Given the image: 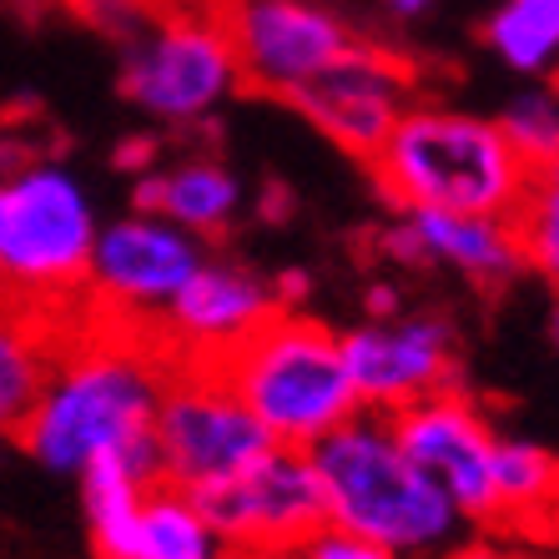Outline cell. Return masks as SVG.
Here are the masks:
<instances>
[{
	"label": "cell",
	"mask_w": 559,
	"mask_h": 559,
	"mask_svg": "<svg viewBox=\"0 0 559 559\" xmlns=\"http://www.w3.org/2000/svg\"><path fill=\"white\" fill-rule=\"evenodd\" d=\"M539 177H549V182H559V156L549 162V167H539Z\"/></svg>",
	"instance_id": "obj_32"
},
{
	"label": "cell",
	"mask_w": 559,
	"mask_h": 559,
	"mask_svg": "<svg viewBox=\"0 0 559 559\" xmlns=\"http://www.w3.org/2000/svg\"><path fill=\"white\" fill-rule=\"evenodd\" d=\"M273 312H277L273 277H262L258 267L237 258L207 252L197 262V273L177 287L167 312L152 323V338L171 358H207V364H217L222 353L237 348Z\"/></svg>",
	"instance_id": "obj_14"
},
{
	"label": "cell",
	"mask_w": 559,
	"mask_h": 559,
	"mask_svg": "<svg viewBox=\"0 0 559 559\" xmlns=\"http://www.w3.org/2000/svg\"><path fill=\"white\" fill-rule=\"evenodd\" d=\"M121 96L156 127H207L242 92L233 36L212 0L146 11L121 36Z\"/></svg>",
	"instance_id": "obj_5"
},
{
	"label": "cell",
	"mask_w": 559,
	"mask_h": 559,
	"mask_svg": "<svg viewBox=\"0 0 559 559\" xmlns=\"http://www.w3.org/2000/svg\"><path fill=\"white\" fill-rule=\"evenodd\" d=\"M414 96L418 66L404 51L353 36L318 76L287 96V106L353 162H368Z\"/></svg>",
	"instance_id": "obj_10"
},
{
	"label": "cell",
	"mask_w": 559,
	"mask_h": 559,
	"mask_svg": "<svg viewBox=\"0 0 559 559\" xmlns=\"http://www.w3.org/2000/svg\"><path fill=\"white\" fill-rule=\"evenodd\" d=\"M207 252L212 242L182 233L177 222L131 207L127 217L96 227L86 283H81V312L152 333V323L167 312L177 287L197 273Z\"/></svg>",
	"instance_id": "obj_8"
},
{
	"label": "cell",
	"mask_w": 559,
	"mask_h": 559,
	"mask_svg": "<svg viewBox=\"0 0 559 559\" xmlns=\"http://www.w3.org/2000/svg\"><path fill=\"white\" fill-rule=\"evenodd\" d=\"M96 227L92 192L56 162L0 177V293L81 308Z\"/></svg>",
	"instance_id": "obj_6"
},
{
	"label": "cell",
	"mask_w": 559,
	"mask_h": 559,
	"mask_svg": "<svg viewBox=\"0 0 559 559\" xmlns=\"http://www.w3.org/2000/svg\"><path fill=\"white\" fill-rule=\"evenodd\" d=\"M156 479H162V474H156V449L102 454L76 474L81 514H86V534H92L96 559H127L131 530H136V514H142V499Z\"/></svg>",
	"instance_id": "obj_18"
},
{
	"label": "cell",
	"mask_w": 559,
	"mask_h": 559,
	"mask_svg": "<svg viewBox=\"0 0 559 559\" xmlns=\"http://www.w3.org/2000/svg\"><path fill=\"white\" fill-rule=\"evenodd\" d=\"M404 308H408V302L393 293V283H373L364 293V312H368V318H399Z\"/></svg>",
	"instance_id": "obj_28"
},
{
	"label": "cell",
	"mask_w": 559,
	"mask_h": 559,
	"mask_svg": "<svg viewBox=\"0 0 559 559\" xmlns=\"http://www.w3.org/2000/svg\"><path fill=\"white\" fill-rule=\"evenodd\" d=\"M549 343L559 353V287H555V298H549Z\"/></svg>",
	"instance_id": "obj_30"
},
{
	"label": "cell",
	"mask_w": 559,
	"mask_h": 559,
	"mask_svg": "<svg viewBox=\"0 0 559 559\" xmlns=\"http://www.w3.org/2000/svg\"><path fill=\"white\" fill-rule=\"evenodd\" d=\"M393 439L424 474L443 489V499L464 514V524L495 530V443L499 424L464 389L429 393L418 404L389 414Z\"/></svg>",
	"instance_id": "obj_11"
},
{
	"label": "cell",
	"mask_w": 559,
	"mask_h": 559,
	"mask_svg": "<svg viewBox=\"0 0 559 559\" xmlns=\"http://www.w3.org/2000/svg\"><path fill=\"white\" fill-rule=\"evenodd\" d=\"M156 474L177 489L207 495L217 484L273 449V433L258 424L237 389L207 358H171L162 399L152 414Z\"/></svg>",
	"instance_id": "obj_7"
},
{
	"label": "cell",
	"mask_w": 559,
	"mask_h": 559,
	"mask_svg": "<svg viewBox=\"0 0 559 559\" xmlns=\"http://www.w3.org/2000/svg\"><path fill=\"white\" fill-rule=\"evenodd\" d=\"M127 559H227V545L192 489L156 479L142 499Z\"/></svg>",
	"instance_id": "obj_20"
},
{
	"label": "cell",
	"mask_w": 559,
	"mask_h": 559,
	"mask_svg": "<svg viewBox=\"0 0 559 559\" xmlns=\"http://www.w3.org/2000/svg\"><path fill=\"white\" fill-rule=\"evenodd\" d=\"M171 353L146 328L106 323L76 308L26 429L15 443L51 474H71L102 454L152 449V414L167 383Z\"/></svg>",
	"instance_id": "obj_1"
},
{
	"label": "cell",
	"mask_w": 559,
	"mask_h": 559,
	"mask_svg": "<svg viewBox=\"0 0 559 559\" xmlns=\"http://www.w3.org/2000/svg\"><path fill=\"white\" fill-rule=\"evenodd\" d=\"M131 207L177 222L202 242H222L242 217V182L222 156L156 162L152 171L131 177Z\"/></svg>",
	"instance_id": "obj_16"
},
{
	"label": "cell",
	"mask_w": 559,
	"mask_h": 559,
	"mask_svg": "<svg viewBox=\"0 0 559 559\" xmlns=\"http://www.w3.org/2000/svg\"><path fill=\"white\" fill-rule=\"evenodd\" d=\"M404 217L414 222L424 273H454L484 293H499L524 277L520 237L509 217L489 212H404Z\"/></svg>",
	"instance_id": "obj_17"
},
{
	"label": "cell",
	"mask_w": 559,
	"mask_h": 559,
	"mask_svg": "<svg viewBox=\"0 0 559 559\" xmlns=\"http://www.w3.org/2000/svg\"><path fill=\"white\" fill-rule=\"evenodd\" d=\"M111 162H117L121 171H131V177H142V171H152L156 162H162V142H156V136H127V142L111 152Z\"/></svg>",
	"instance_id": "obj_26"
},
{
	"label": "cell",
	"mask_w": 559,
	"mask_h": 559,
	"mask_svg": "<svg viewBox=\"0 0 559 559\" xmlns=\"http://www.w3.org/2000/svg\"><path fill=\"white\" fill-rule=\"evenodd\" d=\"M545 539L559 545V499H555V509H549V520H545Z\"/></svg>",
	"instance_id": "obj_31"
},
{
	"label": "cell",
	"mask_w": 559,
	"mask_h": 559,
	"mask_svg": "<svg viewBox=\"0 0 559 559\" xmlns=\"http://www.w3.org/2000/svg\"><path fill=\"white\" fill-rule=\"evenodd\" d=\"M433 5H439V0H383V11H389L393 21H424Z\"/></svg>",
	"instance_id": "obj_29"
},
{
	"label": "cell",
	"mask_w": 559,
	"mask_h": 559,
	"mask_svg": "<svg viewBox=\"0 0 559 559\" xmlns=\"http://www.w3.org/2000/svg\"><path fill=\"white\" fill-rule=\"evenodd\" d=\"M484 46L514 76L559 71V0H499L484 21Z\"/></svg>",
	"instance_id": "obj_21"
},
{
	"label": "cell",
	"mask_w": 559,
	"mask_h": 559,
	"mask_svg": "<svg viewBox=\"0 0 559 559\" xmlns=\"http://www.w3.org/2000/svg\"><path fill=\"white\" fill-rule=\"evenodd\" d=\"M323 484L328 524L364 534L399 559H429L459 545L464 514L399 449L389 414L358 408L308 449Z\"/></svg>",
	"instance_id": "obj_3"
},
{
	"label": "cell",
	"mask_w": 559,
	"mask_h": 559,
	"mask_svg": "<svg viewBox=\"0 0 559 559\" xmlns=\"http://www.w3.org/2000/svg\"><path fill=\"white\" fill-rule=\"evenodd\" d=\"M389 212H489L520 207L534 171L520 162L495 117L449 102H414L364 162Z\"/></svg>",
	"instance_id": "obj_2"
},
{
	"label": "cell",
	"mask_w": 559,
	"mask_h": 559,
	"mask_svg": "<svg viewBox=\"0 0 559 559\" xmlns=\"http://www.w3.org/2000/svg\"><path fill=\"white\" fill-rule=\"evenodd\" d=\"M227 559H242V555H227Z\"/></svg>",
	"instance_id": "obj_33"
},
{
	"label": "cell",
	"mask_w": 559,
	"mask_h": 559,
	"mask_svg": "<svg viewBox=\"0 0 559 559\" xmlns=\"http://www.w3.org/2000/svg\"><path fill=\"white\" fill-rule=\"evenodd\" d=\"M233 36L242 92L287 96L353 40V26L323 0H212Z\"/></svg>",
	"instance_id": "obj_12"
},
{
	"label": "cell",
	"mask_w": 559,
	"mask_h": 559,
	"mask_svg": "<svg viewBox=\"0 0 559 559\" xmlns=\"http://www.w3.org/2000/svg\"><path fill=\"white\" fill-rule=\"evenodd\" d=\"M217 368L273 443L293 449H312L328 429L364 408L343 364L338 328L302 308H277L237 348L222 353Z\"/></svg>",
	"instance_id": "obj_4"
},
{
	"label": "cell",
	"mask_w": 559,
	"mask_h": 559,
	"mask_svg": "<svg viewBox=\"0 0 559 559\" xmlns=\"http://www.w3.org/2000/svg\"><path fill=\"white\" fill-rule=\"evenodd\" d=\"M71 328L76 308L0 293V439H15L26 429Z\"/></svg>",
	"instance_id": "obj_15"
},
{
	"label": "cell",
	"mask_w": 559,
	"mask_h": 559,
	"mask_svg": "<svg viewBox=\"0 0 559 559\" xmlns=\"http://www.w3.org/2000/svg\"><path fill=\"white\" fill-rule=\"evenodd\" d=\"M273 293H277V308H302L312 293V273H302V267H283V273H273Z\"/></svg>",
	"instance_id": "obj_27"
},
{
	"label": "cell",
	"mask_w": 559,
	"mask_h": 559,
	"mask_svg": "<svg viewBox=\"0 0 559 559\" xmlns=\"http://www.w3.org/2000/svg\"><path fill=\"white\" fill-rule=\"evenodd\" d=\"M338 338L353 393L368 414H399L459 383V338L443 312L404 308L399 318H364Z\"/></svg>",
	"instance_id": "obj_13"
},
{
	"label": "cell",
	"mask_w": 559,
	"mask_h": 559,
	"mask_svg": "<svg viewBox=\"0 0 559 559\" xmlns=\"http://www.w3.org/2000/svg\"><path fill=\"white\" fill-rule=\"evenodd\" d=\"M71 11H81L92 26H102L111 40H121L146 11H162V5H182V0H66Z\"/></svg>",
	"instance_id": "obj_24"
},
{
	"label": "cell",
	"mask_w": 559,
	"mask_h": 559,
	"mask_svg": "<svg viewBox=\"0 0 559 559\" xmlns=\"http://www.w3.org/2000/svg\"><path fill=\"white\" fill-rule=\"evenodd\" d=\"M559 499V454L545 443L499 429L495 443V530L545 534L549 509Z\"/></svg>",
	"instance_id": "obj_19"
},
{
	"label": "cell",
	"mask_w": 559,
	"mask_h": 559,
	"mask_svg": "<svg viewBox=\"0 0 559 559\" xmlns=\"http://www.w3.org/2000/svg\"><path fill=\"white\" fill-rule=\"evenodd\" d=\"M197 499L207 504L227 555L242 559H293L328 524L312 454L293 443H273L242 474Z\"/></svg>",
	"instance_id": "obj_9"
},
{
	"label": "cell",
	"mask_w": 559,
	"mask_h": 559,
	"mask_svg": "<svg viewBox=\"0 0 559 559\" xmlns=\"http://www.w3.org/2000/svg\"><path fill=\"white\" fill-rule=\"evenodd\" d=\"M509 222H514V237H520L524 273L539 277L555 293L559 287V182L534 171V182L524 187L520 207L509 212Z\"/></svg>",
	"instance_id": "obj_23"
},
{
	"label": "cell",
	"mask_w": 559,
	"mask_h": 559,
	"mask_svg": "<svg viewBox=\"0 0 559 559\" xmlns=\"http://www.w3.org/2000/svg\"><path fill=\"white\" fill-rule=\"evenodd\" d=\"M495 121L509 136V146L520 152L524 167L530 171L549 167L559 156V71L534 76V86H524L520 96H509V106Z\"/></svg>",
	"instance_id": "obj_22"
},
{
	"label": "cell",
	"mask_w": 559,
	"mask_h": 559,
	"mask_svg": "<svg viewBox=\"0 0 559 559\" xmlns=\"http://www.w3.org/2000/svg\"><path fill=\"white\" fill-rule=\"evenodd\" d=\"M293 559H399V555L383 549V545H373V539H364V534H348V530H338V524H323V530L312 534Z\"/></svg>",
	"instance_id": "obj_25"
}]
</instances>
